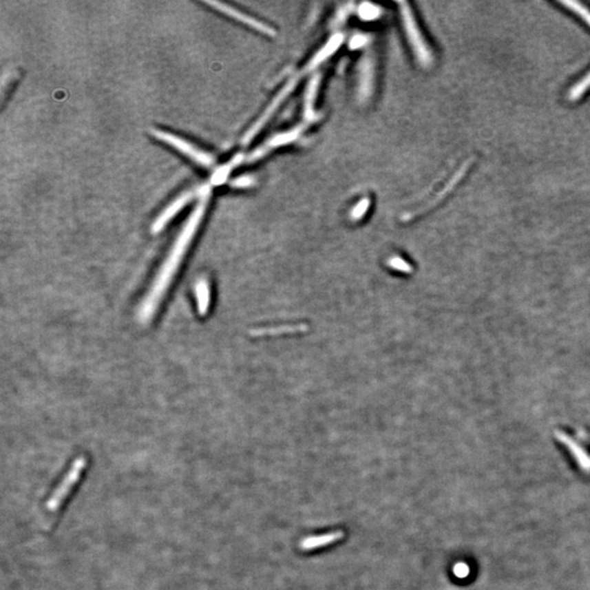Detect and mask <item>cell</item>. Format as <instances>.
I'll use <instances>...</instances> for the list:
<instances>
[{
  "label": "cell",
  "mask_w": 590,
  "mask_h": 590,
  "mask_svg": "<svg viewBox=\"0 0 590 590\" xmlns=\"http://www.w3.org/2000/svg\"><path fill=\"white\" fill-rule=\"evenodd\" d=\"M310 327L305 324L299 325H284L280 327H268V328H257L249 330L251 337L280 336V335L299 334L308 330Z\"/></svg>",
  "instance_id": "obj_11"
},
{
  "label": "cell",
  "mask_w": 590,
  "mask_h": 590,
  "mask_svg": "<svg viewBox=\"0 0 590 590\" xmlns=\"http://www.w3.org/2000/svg\"><path fill=\"white\" fill-rule=\"evenodd\" d=\"M152 136L156 139H159L162 143H167L172 148L176 149L180 154H185L189 159L196 162L197 165H202L204 167H210L215 165V156L208 152L204 151L202 149L195 146L193 143H188L183 138L178 136L173 135L169 131L165 130L152 129Z\"/></svg>",
  "instance_id": "obj_3"
},
{
  "label": "cell",
  "mask_w": 590,
  "mask_h": 590,
  "mask_svg": "<svg viewBox=\"0 0 590 590\" xmlns=\"http://www.w3.org/2000/svg\"><path fill=\"white\" fill-rule=\"evenodd\" d=\"M204 3L211 6L212 8L220 11L221 14H225V16L231 17V18L234 19L236 21L246 24L249 28L256 30L258 32L264 33L267 36H275V30L269 27L268 24L264 23V22L260 21V20H257V19L249 16V14H244L242 11L238 10V9L233 8V7L226 5V3H218V1H204Z\"/></svg>",
  "instance_id": "obj_6"
},
{
  "label": "cell",
  "mask_w": 590,
  "mask_h": 590,
  "mask_svg": "<svg viewBox=\"0 0 590 590\" xmlns=\"http://www.w3.org/2000/svg\"><path fill=\"white\" fill-rule=\"evenodd\" d=\"M321 83V74H316L307 85L304 100V117L307 120H314L316 118L315 101L318 89Z\"/></svg>",
  "instance_id": "obj_12"
},
{
  "label": "cell",
  "mask_w": 590,
  "mask_h": 590,
  "mask_svg": "<svg viewBox=\"0 0 590 590\" xmlns=\"http://www.w3.org/2000/svg\"><path fill=\"white\" fill-rule=\"evenodd\" d=\"M210 196V185H206L204 193L199 197V202L196 208L188 217L183 229L178 234L176 241L173 244L172 249L165 258L163 265L160 267L159 273L152 282L150 290L141 302L138 310V318L141 323H148L156 315V310L165 299V294L169 291L174 277L178 273L184 257L191 246L193 238L196 235L198 226L202 223V218L206 213L207 206Z\"/></svg>",
  "instance_id": "obj_1"
},
{
  "label": "cell",
  "mask_w": 590,
  "mask_h": 590,
  "mask_svg": "<svg viewBox=\"0 0 590 590\" xmlns=\"http://www.w3.org/2000/svg\"><path fill=\"white\" fill-rule=\"evenodd\" d=\"M374 76H375V63L373 56L366 55L363 57L359 72V91L363 98H370L373 90Z\"/></svg>",
  "instance_id": "obj_8"
},
{
  "label": "cell",
  "mask_w": 590,
  "mask_h": 590,
  "mask_svg": "<svg viewBox=\"0 0 590 590\" xmlns=\"http://www.w3.org/2000/svg\"><path fill=\"white\" fill-rule=\"evenodd\" d=\"M398 5H399L403 29H405V35H407L408 41L410 43L413 53L422 66H432L433 61H434L433 52L424 39L423 34H422L421 30H420L418 22H417L416 17L411 10L410 6L408 5L407 3H399Z\"/></svg>",
  "instance_id": "obj_2"
},
{
  "label": "cell",
  "mask_w": 590,
  "mask_h": 590,
  "mask_svg": "<svg viewBox=\"0 0 590 590\" xmlns=\"http://www.w3.org/2000/svg\"><path fill=\"white\" fill-rule=\"evenodd\" d=\"M342 42H344V35L342 34H336L335 36L331 37L330 40L326 43V45L322 48L321 51L318 52V53L316 54L312 59H310V63L307 64V72L314 70L316 67L323 64L326 59H328L331 55H334V54L338 51V48H340Z\"/></svg>",
  "instance_id": "obj_10"
},
{
  "label": "cell",
  "mask_w": 590,
  "mask_h": 590,
  "mask_svg": "<svg viewBox=\"0 0 590 590\" xmlns=\"http://www.w3.org/2000/svg\"><path fill=\"white\" fill-rule=\"evenodd\" d=\"M303 130H304V127L299 126V127L288 130L286 133L278 134V135L269 138L267 141L262 143V146L258 147L255 151L249 154L247 161H257V160L262 159V156H265L266 154H269L271 150L280 148V147L288 146L290 143L299 139V136L303 133Z\"/></svg>",
  "instance_id": "obj_7"
},
{
  "label": "cell",
  "mask_w": 590,
  "mask_h": 590,
  "mask_svg": "<svg viewBox=\"0 0 590 590\" xmlns=\"http://www.w3.org/2000/svg\"><path fill=\"white\" fill-rule=\"evenodd\" d=\"M370 204H371V202H370V199L368 198L360 200V202L353 208L352 212H351V219L355 220V221L362 219L366 215V212H368Z\"/></svg>",
  "instance_id": "obj_18"
},
{
  "label": "cell",
  "mask_w": 590,
  "mask_h": 590,
  "mask_svg": "<svg viewBox=\"0 0 590 590\" xmlns=\"http://www.w3.org/2000/svg\"><path fill=\"white\" fill-rule=\"evenodd\" d=\"M253 182H254V180H253L252 178H249V176H242V178H236L235 180H233V182H232V186L238 188L249 187V186L252 185Z\"/></svg>",
  "instance_id": "obj_19"
},
{
  "label": "cell",
  "mask_w": 590,
  "mask_h": 590,
  "mask_svg": "<svg viewBox=\"0 0 590 590\" xmlns=\"http://www.w3.org/2000/svg\"><path fill=\"white\" fill-rule=\"evenodd\" d=\"M242 160H243V156H236L232 161L223 165L222 167L218 169L213 176H212L211 183L215 184V185H221V184L224 183L225 180L228 178V175L232 172V169L234 167H238L241 163Z\"/></svg>",
  "instance_id": "obj_16"
},
{
  "label": "cell",
  "mask_w": 590,
  "mask_h": 590,
  "mask_svg": "<svg viewBox=\"0 0 590 590\" xmlns=\"http://www.w3.org/2000/svg\"><path fill=\"white\" fill-rule=\"evenodd\" d=\"M344 538V532L342 530H337V531L328 532L325 535L310 536V537L304 538V539L301 540L299 547L303 551H312L315 550V549L324 548L327 545H334Z\"/></svg>",
  "instance_id": "obj_9"
},
{
  "label": "cell",
  "mask_w": 590,
  "mask_h": 590,
  "mask_svg": "<svg viewBox=\"0 0 590 590\" xmlns=\"http://www.w3.org/2000/svg\"><path fill=\"white\" fill-rule=\"evenodd\" d=\"M387 265L392 268V269L397 270L399 273H407V275H410V273H413L412 266L409 262H405V260H403L401 257L396 256L389 258Z\"/></svg>",
  "instance_id": "obj_17"
},
{
  "label": "cell",
  "mask_w": 590,
  "mask_h": 590,
  "mask_svg": "<svg viewBox=\"0 0 590 590\" xmlns=\"http://www.w3.org/2000/svg\"><path fill=\"white\" fill-rule=\"evenodd\" d=\"M562 6H564L567 10L572 11L573 14L580 17L582 21L587 24L590 28V9L582 5L580 1H574V0H561L558 1Z\"/></svg>",
  "instance_id": "obj_15"
},
{
  "label": "cell",
  "mask_w": 590,
  "mask_h": 590,
  "mask_svg": "<svg viewBox=\"0 0 590 590\" xmlns=\"http://www.w3.org/2000/svg\"><path fill=\"white\" fill-rule=\"evenodd\" d=\"M195 297H196L199 315H206L209 310L210 301H211V288H210L209 281L206 278L199 279L195 284Z\"/></svg>",
  "instance_id": "obj_13"
},
{
  "label": "cell",
  "mask_w": 590,
  "mask_h": 590,
  "mask_svg": "<svg viewBox=\"0 0 590 590\" xmlns=\"http://www.w3.org/2000/svg\"><path fill=\"white\" fill-rule=\"evenodd\" d=\"M204 187H206V185L200 186V187L195 188V189H191V191H185V193H182L180 196H178V198L175 199L174 202H171V204H169V206H167V208L161 212V215L156 218V221H154V224H152V233H160V232L165 228V225L169 224V221H171L175 215H178L180 210L185 208V207L191 202V200H193L195 197L202 196V193H204Z\"/></svg>",
  "instance_id": "obj_5"
},
{
  "label": "cell",
  "mask_w": 590,
  "mask_h": 590,
  "mask_svg": "<svg viewBox=\"0 0 590 590\" xmlns=\"http://www.w3.org/2000/svg\"><path fill=\"white\" fill-rule=\"evenodd\" d=\"M297 83H299V78L294 77L292 78V79L290 80V81H288L284 87H282V90L278 93V96L273 98L271 104H270L267 109H266V111L264 112V114H262L260 118L257 119L256 123L253 124L252 127L247 130V133L245 134V136L243 137V140H242L243 145H249V143H251V141H252L253 139L258 135V134H260V130L265 127L266 124L269 122V119L271 118V116H273L275 112H277V109H279V106L284 103V100H286V98L291 94L292 91L295 89Z\"/></svg>",
  "instance_id": "obj_4"
},
{
  "label": "cell",
  "mask_w": 590,
  "mask_h": 590,
  "mask_svg": "<svg viewBox=\"0 0 590 590\" xmlns=\"http://www.w3.org/2000/svg\"><path fill=\"white\" fill-rule=\"evenodd\" d=\"M590 89V72L585 74L578 83H575L569 92H567V100L569 102L580 101L586 92Z\"/></svg>",
  "instance_id": "obj_14"
}]
</instances>
